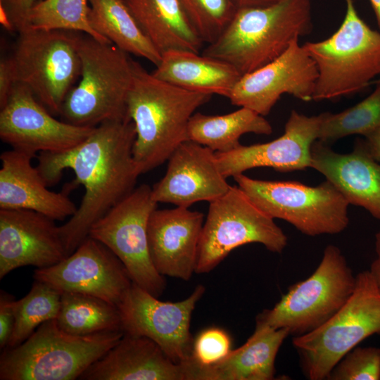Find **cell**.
<instances>
[{
    "label": "cell",
    "instance_id": "6da1fadb",
    "mask_svg": "<svg viewBox=\"0 0 380 380\" xmlns=\"http://www.w3.org/2000/svg\"><path fill=\"white\" fill-rule=\"evenodd\" d=\"M136 131L130 118L108 120L95 127L78 145L61 152H40L37 167L48 186L57 184L65 169L81 184L84 194L75 214L60 226L68 253L89 236L91 226L135 189L141 175L133 158Z\"/></svg>",
    "mask_w": 380,
    "mask_h": 380
},
{
    "label": "cell",
    "instance_id": "7a4b0ae2",
    "mask_svg": "<svg viewBox=\"0 0 380 380\" xmlns=\"http://www.w3.org/2000/svg\"><path fill=\"white\" fill-rule=\"evenodd\" d=\"M212 96L159 80L134 61L127 105L136 131L132 153L140 174L162 165L189 140L190 118Z\"/></svg>",
    "mask_w": 380,
    "mask_h": 380
},
{
    "label": "cell",
    "instance_id": "3957f363",
    "mask_svg": "<svg viewBox=\"0 0 380 380\" xmlns=\"http://www.w3.org/2000/svg\"><path fill=\"white\" fill-rule=\"evenodd\" d=\"M312 27V0H279L238 8L202 54L228 63L242 76L281 56Z\"/></svg>",
    "mask_w": 380,
    "mask_h": 380
},
{
    "label": "cell",
    "instance_id": "277c9868",
    "mask_svg": "<svg viewBox=\"0 0 380 380\" xmlns=\"http://www.w3.org/2000/svg\"><path fill=\"white\" fill-rule=\"evenodd\" d=\"M80 80L67 95L61 115L70 124L94 127L108 120L130 118L127 97L133 79L129 53L112 43L80 34Z\"/></svg>",
    "mask_w": 380,
    "mask_h": 380
},
{
    "label": "cell",
    "instance_id": "5b68a950",
    "mask_svg": "<svg viewBox=\"0 0 380 380\" xmlns=\"http://www.w3.org/2000/svg\"><path fill=\"white\" fill-rule=\"evenodd\" d=\"M122 331L75 336L48 320L21 344L5 348L0 380H74L115 346Z\"/></svg>",
    "mask_w": 380,
    "mask_h": 380
},
{
    "label": "cell",
    "instance_id": "8992f818",
    "mask_svg": "<svg viewBox=\"0 0 380 380\" xmlns=\"http://www.w3.org/2000/svg\"><path fill=\"white\" fill-rule=\"evenodd\" d=\"M329 37L303 46L315 61L317 80L312 100H334L361 91L380 75V31L359 15L353 0Z\"/></svg>",
    "mask_w": 380,
    "mask_h": 380
},
{
    "label": "cell",
    "instance_id": "52a82bcc",
    "mask_svg": "<svg viewBox=\"0 0 380 380\" xmlns=\"http://www.w3.org/2000/svg\"><path fill=\"white\" fill-rule=\"evenodd\" d=\"M380 336V289L369 270L356 275L343 307L316 329L292 339L310 380L327 379L340 360L369 336Z\"/></svg>",
    "mask_w": 380,
    "mask_h": 380
},
{
    "label": "cell",
    "instance_id": "ba28073f",
    "mask_svg": "<svg viewBox=\"0 0 380 380\" xmlns=\"http://www.w3.org/2000/svg\"><path fill=\"white\" fill-rule=\"evenodd\" d=\"M355 282L356 276L341 250L328 245L315 272L290 286L272 309L259 314L256 324L287 329L293 337L306 334L343 307L353 293Z\"/></svg>",
    "mask_w": 380,
    "mask_h": 380
},
{
    "label": "cell",
    "instance_id": "9c48e42d",
    "mask_svg": "<svg viewBox=\"0 0 380 380\" xmlns=\"http://www.w3.org/2000/svg\"><path fill=\"white\" fill-rule=\"evenodd\" d=\"M238 186L269 216L284 220L310 236L336 234L348 225V205L328 179L310 186L293 181H267L239 174Z\"/></svg>",
    "mask_w": 380,
    "mask_h": 380
},
{
    "label": "cell",
    "instance_id": "30bf717a",
    "mask_svg": "<svg viewBox=\"0 0 380 380\" xmlns=\"http://www.w3.org/2000/svg\"><path fill=\"white\" fill-rule=\"evenodd\" d=\"M18 33L11 58L18 82L50 113L60 115L65 99L80 76V33L32 28Z\"/></svg>",
    "mask_w": 380,
    "mask_h": 380
},
{
    "label": "cell",
    "instance_id": "8fae6325",
    "mask_svg": "<svg viewBox=\"0 0 380 380\" xmlns=\"http://www.w3.org/2000/svg\"><path fill=\"white\" fill-rule=\"evenodd\" d=\"M288 239L274 219L236 186L210 202L203 223L195 273H208L234 249L251 243L281 253Z\"/></svg>",
    "mask_w": 380,
    "mask_h": 380
},
{
    "label": "cell",
    "instance_id": "7c38bea8",
    "mask_svg": "<svg viewBox=\"0 0 380 380\" xmlns=\"http://www.w3.org/2000/svg\"><path fill=\"white\" fill-rule=\"evenodd\" d=\"M157 205L152 188L143 184L97 220L89 236L104 244L120 260L133 283L158 298L165 280L152 263L147 235L148 221Z\"/></svg>",
    "mask_w": 380,
    "mask_h": 380
},
{
    "label": "cell",
    "instance_id": "4fadbf2b",
    "mask_svg": "<svg viewBox=\"0 0 380 380\" xmlns=\"http://www.w3.org/2000/svg\"><path fill=\"white\" fill-rule=\"evenodd\" d=\"M205 290L198 285L186 299L166 302L132 283L118 305L122 331L152 339L172 361L184 364L192 352L191 315Z\"/></svg>",
    "mask_w": 380,
    "mask_h": 380
},
{
    "label": "cell",
    "instance_id": "5bb4252c",
    "mask_svg": "<svg viewBox=\"0 0 380 380\" xmlns=\"http://www.w3.org/2000/svg\"><path fill=\"white\" fill-rule=\"evenodd\" d=\"M33 93L18 82L0 110V138L13 149L37 157L61 152L83 141L94 127L56 119Z\"/></svg>",
    "mask_w": 380,
    "mask_h": 380
},
{
    "label": "cell",
    "instance_id": "9a60e30c",
    "mask_svg": "<svg viewBox=\"0 0 380 380\" xmlns=\"http://www.w3.org/2000/svg\"><path fill=\"white\" fill-rule=\"evenodd\" d=\"M34 278L61 293L88 294L116 306L133 283L120 260L104 244L90 236L57 264L37 269Z\"/></svg>",
    "mask_w": 380,
    "mask_h": 380
},
{
    "label": "cell",
    "instance_id": "2e32d148",
    "mask_svg": "<svg viewBox=\"0 0 380 380\" xmlns=\"http://www.w3.org/2000/svg\"><path fill=\"white\" fill-rule=\"evenodd\" d=\"M317 76L315 61L296 39L272 61L242 75L227 98L233 105L265 116L284 94L312 100Z\"/></svg>",
    "mask_w": 380,
    "mask_h": 380
},
{
    "label": "cell",
    "instance_id": "e0dca14e",
    "mask_svg": "<svg viewBox=\"0 0 380 380\" xmlns=\"http://www.w3.org/2000/svg\"><path fill=\"white\" fill-rule=\"evenodd\" d=\"M321 120V114L308 116L291 110L284 132L277 139L215 152L221 172L227 178L255 167H272L281 172L310 167L311 147L318 139Z\"/></svg>",
    "mask_w": 380,
    "mask_h": 380
},
{
    "label": "cell",
    "instance_id": "ac0fdd59",
    "mask_svg": "<svg viewBox=\"0 0 380 380\" xmlns=\"http://www.w3.org/2000/svg\"><path fill=\"white\" fill-rule=\"evenodd\" d=\"M55 220L30 210L0 209V279L24 266H53L68 255Z\"/></svg>",
    "mask_w": 380,
    "mask_h": 380
},
{
    "label": "cell",
    "instance_id": "d6986e66",
    "mask_svg": "<svg viewBox=\"0 0 380 380\" xmlns=\"http://www.w3.org/2000/svg\"><path fill=\"white\" fill-rule=\"evenodd\" d=\"M167 160L165 175L152 187L156 203L189 208L196 202H210L231 186L220 170L215 152L196 142H183Z\"/></svg>",
    "mask_w": 380,
    "mask_h": 380
},
{
    "label": "cell",
    "instance_id": "ffe728a7",
    "mask_svg": "<svg viewBox=\"0 0 380 380\" xmlns=\"http://www.w3.org/2000/svg\"><path fill=\"white\" fill-rule=\"evenodd\" d=\"M202 213L179 207L155 209L147 227L152 263L162 276L188 281L196 272Z\"/></svg>",
    "mask_w": 380,
    "mask_h": 380
},
{
    "label": "cell",
    "instance_id": "44dd1931",
    "mask_svg": "<svg viewBox=\"0 0 380 380\" xmlns=\"http://www.w3.org/2000/svg\"><path fill=\"white\" fill-rule=\"evenodd\" d=\"M310 167L330 181L349 204L380 220V163L367 153L361 139L349 153H337L316 140L311 147Z\"/></svg>",
    "mask_w": 380,
    "mask_h": 380
},
{
    "label": "cell",
    "instance_id": "7402d4cb",
    "mask_svg": "<svg viewBox=\"0 0 380 380\" xmlns=\"http://www.w3.org/2000/svg\"><path fill=\"white\" fill-rule=\"evenodd\" d=\"M78 379L186 380V376L183 365L172 361L152 339L124 333Z\"/></svg>",
    "mask_w": 380,
    "mask_h": 380
},
{
    "label": "cell",
    "instance_id": "603a6c76",
    "mask_svg": "<svg viewBox=\"0 0 380 380\" xmlns=\"http://www.w3.org/2000/svg\"><path fill=\"white\" fill-rule=\"evenodd\" d=\"M36 158L15 149L0 156V209L30 210L54 220L72 217L77 207L64 192L48 189L37 167L32 164Z\"/></svg>",
    "mask_w": 380,
    "mask_h": 380
},
{
    "label": "cell",
    "instance_id": "cb8c5ba5",
    "mask_svg": "<svg viewBox=\"0 0 380 380\" xmlns=\"http://www.w3.org/2000/svg\"><path fill=\"white\" fill-rule=\"evenodd\" d=\"M287 329H272L256 324L253 334L239 348L232 350L222 361L201 367L189 360L184 363L186 380H272L275 360Z\"/></svg>",
    "mask_w": 380,
    "mask_h": 380
},
{
    "label": "cell",
    "instance_id": "d4e9b609",
    "mask_svg": "<svg viewBox=\"0 0 380 380\" xmlns=\"http://www.w3.org/2000/svg\"><path fill=\"white\" fill-rule=\"evenodd\" d=\"M151 73L182 89L228 97L241 75L228 63L189 51L172 50L162 55Z\"/></svg>",
    "mask_w": 380,
    "mask_h": 380
},
{
    "label": "cell",
    "instance_id": "484cf974",
    "mask_svg": "<svg viewBox=\"0 0 380 380\" xmlns=\"http://www.w3.org/2000/svg\"><path fill=\"white\" fill-rule=\"evenodd\" d=\"M162 56L172 50L200 53L203 42L177 0H124Z\"/></svg>",
    "mask_w": 380,
    "mask_h": 380
},
{
    "label": "cell",
    "instance_id": "4316f807",
    "mask_svg": "<svg viewBox=\"0 0 380 380\" xmlns=\"http://www.w3.org/2000/svg\"><path fill=\"white\" fill-rule=\"evenodd\" d=\"M91 27L123 51L156 66L162 56L141 30L124 0H89Z\"/></svg>",
    "mask_w": 380,
    "mask_h": 380
},
{
    "label": "cell",
    "instance_id": "83f0119b",
    "mask_svg": "<svg viewBox=\"0 0 380 380\" xmlns=\"http://www.w3.org/2000/svg\"><path fill=\"white\" fill-rule=\"evenodd\" d=\"M272 132V127L264 116L244 107L221 115L195 113L188 125L189 140L214 152L237 148L240 137L245 134L270 135Z\"/></svg>",
    "mask_w": 380,
    "mask_h": 380
},
{
    "label": "cell",
    "instance_id": "f1b7e54d",
    "mask_svg": "<svg viewBox=\"0 0 380 380\" xmlns=\"http://www.w3.org/2000/svg\"><path fill=\"white\" fill-rule=\"evenodd\" d=\"M56 322L75 336L122 331L118 306L101 298L75 292H62Z\"/></svg>",
    "mask_w": 380,
    "mask_h": 380
},
{
    "label": "cell",
    "instance_id": "f546056e",
    "mask_svg": "<svg viewBox=\"0 0 380 380\" xmlns=\"http://www.w3.org/2000/svg\"><path fill=\"white\" fill-rule=\"evenodd\" d=\"M319 141L330 144L353 134L366 137L380 127V81L362 101L338 113H321Z\"/></svg>",
    "mask_w": 380,
    "mask_h": 380
},
{
    "label": "cell",
    "instance_id": "4dcf8cb0",
    "mask_svg": "<svg viewBox=\"0 0 380 380\" xmlns=\"http://www.w3.org/2000/svg\"><path fill=\"white\" fill-rule=\"evenodd\" d=\"M61 298V292L58 289L45 282L35 280L29 293L15 301V324L6 348L21 344L40 324L56 319Z\"/></svg>",
    "mask_w": 380,
    "mask_h": 380
},
{
    "label": "cell",
    "instance_id": "1f68e13d",
    "mask_svg": "<svg viewBox=\"0 0 380 380\" xmlns=\"http://www.w3.org/2000/svg\"><path fill=\"white\" fill-rule=\"evenodd\" d=\"M89 6V0H42L31 9L26 28L82 32L99 42L111 43L91 27Z\"/></svg>",
    "mask_w": 380,
    "mask_h": 380
},
{
    "label": "cell",
    "instance_id": "d6a6232c",
    "mask_svg": "<svg viewBox=\"0 0 380 380\" xmlns=\"http://www.w3.org/2000/svg\"><path fill=\"white\" fill-rule=\"evenodd\" d=\"M204 43H213L237 8L230 0H177Z\"/></svg>",
    "mask_w": 380,
    "mask_h": 380
},
{
    "label": "cell",
    "instance_id": "836d02e7",
    "mask_svg": "<svg viewBox=\"0 0 380 380\" xmlns=\"http://www.w3.org/2000/svg\"><path fill=\"white\" fill-rule=\"evenodd\" d=\"M329 380H379L380 348L355 347L334 366Z\"/></svg>",
    "mask_w": 380,
    "mask_h": 380
},
{
    "label": "cell",
    "instance_id": "e575fe53",
    "mask_svg": "<svg viewBox=\"0 0 380 380\" xmlns=\"http://www.w3.org/2000/svg\"><path fill=\"white\" fill-rule=\"evenodd\" d=\"M232 350L228 333L219 327H209L194 338L189 361L197 366H211L222 361Z\"/></svg>",
    "mask_w": 380,
    "mask_h": 380
},
{
    "label": "cell",
    "instance_id": "d590c367",
    "mask_svg": "<svg viewBox=\"0 0 380 380\" xmlns=\"http://www.w3.org/2000/svg\"><path fill=\"white\" fill-rule=\"evenodd\" d=\"M42 0H0V22L8 30L20 31L27 27L28 15Z\"/></svg>",
    "mask_w": 380,
    "mask_h": 380
},
{
    "label": "cell",
    "instance_id": "8d00e7d4",
    "mask_svg": "<svg viewBox=\"0 0 380 380\" xmlns=\"http://www.w3.org/2000/svg\"><path fill=\"white\" fill-rule=\"evenodd\" d=\"M15 298L13 295L1 290L0 293V348H5L11 337L14 324Z\"/></svg>",
    "mask_w": 380,
    "mask_h": 380
},
{
    "label": "cell",
    "instance_id": "74e56055",
    "mask_svg": "<svg viewBox=\"0 0 380 380\" xmlns=\"http://www.w3.org/2000/svg\"><path fill=\"white\" fill-rule=\"evenodd\" d=\"M18 82L16 69L11 57L0 60V108L4 106Z\"/></svg>",
    "mask_w": 380,
    "mask_h": 380
},
{
    "label": "cell",
    "instance_id": "f35d334b",
    "mask_svg": "<svg viewBox=\"0 0 380 380\" xmlns=\"http://www.w3.org/2000/svg\"><path fill=\"white\" fill-rule=\"evenodd\" d=\"M361 141L367 153L380 163V127L365 137Z\"/></svg>",
    "mask_w": 380,
    "mask_h": 380
},
{
    "label": "cell",
    "instance_id": "ab89813d",
    "mask_svg": "<svg viewBox=\"0 0 380 380\" xmlns=\"http://www.w3.org/2000/svg\"><path fill=\"white\" fill-rule=\"evenodd\" d=\"M374 248L376 257L369 271L380 289V230L375 234Z\"/></svg>",
    "mask_w": 380,
    "mask_h": 380
},
{
    "label": "cell",
    "instance_id": "60d3db41",
    "mask_svg": "<svg viewBox=\"0 0 380 380\" xmlns=\"http://www.w3.org/2000/svg\"><path fill=\"white\" fill-rule=\"evenodd\" d=\"M238 8L266 6L279 0H230Z\"/></svg>",
    "mask_w": 380,
    "mask_h": 380
},
{
    "label": "cell",
    "instance_id": "b9f144b4",
    "mask_svg": "<svg viewBox=\"0 0 380 380\" xmlns=\"http://www.w3.org/2000/svg\"><path fill=\"white\" fill-rule=\"evenodd\" d=\"M380 30V0H369Z\"/></svg>",
    "mask_w": 380,
    "mask_h": 380
},
{
    "label": "cell",
    "instance_id": "7bdbcfd3",
    "mask_svg": "<svg viewBox=\"0 0 380 380\" xmlns=\"http://www.w3.org/2000/svg\"><path fill=\"white\" fill-rule=\"evenodd\" d=\"M378 81H380V79Z\"/></svg>",
    "mask_w": 380,
    "mask_h": 380
}]
</instances>
